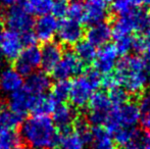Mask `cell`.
I'll list each match as a JSON object with an SVG mask.
<instances>
[{
	"mask_svg": "<svg viewBox=\"0 0 150 149\" xmlns=\"http://www.w3.org/2000/svg\"><path fill=\"white\" fill-rule=\"evenodd\" d=\"M21 138L30 149H56L60 134L52 119L32 115L23 121Z\"/></svg>",
	"mask_w": 150,
	"mask_h": 149,
	"instance_id": "1",
	"label": "cell"
},
{
	"mask_svg": "<svg viewBox=\"0 0 150 149\" xmlns=\"http://www.w3.org/2000/svg\"><path fill=\"white\" fill-rule=\"evenodd\" d=\"M120 86L132 95H139L147 86L148 76L143 59L138 55H127L120 59L115 68Z\"/></svg>",
	"mask_w": 150,
	"mask_h": 149,
	"instance_id": "2",
	"label": "cell"
},
{
	"mask_svg": "<svg viewBox=\"0 0 150 149\" xmlns=\"http://www.w3.org/2000/svg\"><path fill=\"white\" fill-rule=\"evenodd\" d=\"M101 74L95 68H89L71 82L69 100L75 108H84L91 97L101 86Z\"/></svg>",
	"mask_w": 150,
	"mask_h": 149,
	"instance_id": "3",
	"label": "cell"
},
{
	"mask_svg": "<svg viewBox=\"0 0 150 149\" xmlns=\"http://www.w3.org/2000/svg\"><path fill=\"white\" fill-rule=\"evenodd\" d=\"M150 29V13L147 10L137 9L124 16H117L111 26L112 37L119 39L134 33H144Z\"/></svg>",
	"mask_w": 150,
	"mask_h": 149,
	"instance_id": "4",
	"label": "cell"
},
{
	"mask_svg": "<svg viewBox=\"0 0 150 149\" xmlns=\"http://www.w3.org/2000/svg\"><path fill=\"white\" fill-rule=\"evenodd\" d=\"M139 123L140 110L138 104L128 101L122 105L113 106L104 124V129L111 135L120 128L136 129Z\"/></svg>",
	"mask_w": 150,
	"mask_h": 149,
	"instance_id": "5",
	"label": "cell"
},
{
	"mask_svg": "<svg viewBox=\"0 0 150 149\" xmlns=\"http://www.w3.org/2000/svg\"><path fill=\"white\" fill-rule=\"evenodd\" d=\"M87 121L93 127L104 126L113 105L105 92L96 91L88 103Z\"/></svg>",
	"mask_w": 150,
	"mask_h": 149,
	"instance_id": "6",
	"label": "cell"
},
{
	"mask_svg": "<svg viewBox=\"0 0 150 149\" xmlns=\"http://www.w3.org/2000/svg\"><path fill=\"white\" fill-rule=\"evenodd\" d=\"M2 22L8 30L14 31L20 34L30 32L34 27V16H32L23 4L8 7L1 16Z\"/></svg>",
	"mask_w": 150,
	"mask_h": 149,
	"instance_id": "7",
	"label": "cell"
},
{
	"mask_svg": "<svg viewBox=\"0 0 150 149\" xmlns=\"http://www.w3.org/2000/svg\"><path fill=\"white\" fill-rule=\"evenodd\" d=\"M85 64L79 59L74 51H67L63 53L60 61L53 70L52 75L57 81H69L71 78L82 75L84 73Z\"/></svg>",
	"mask_w": 150,
	"mask_h": 149,
	"instance_id": "8",
	"label": "cell"
},
{
	"mask_svg": "<svg viewBox=\"0 0 150 149\" xmlns=\"http://www.w3.org/2000/svg\"><path fill=\"white\" fill-rule=\"evenodd\" d=\"M41 66V48L37 45L27 46L22 53L14 60L16 71L23 76L28 77Z\"/></svg>",
	"mask_w": 150,
	"mask_h": 149,
	"instance_id": "9",
	"label": "cell"
},
{
	"mask_svg": "<svg viewBox=\"0 0 150 149\" xmlns=\"http://www.w3.org/2000/svg\"><path fill=\"white\" fill-rule=\"evenodd\" d=\"M26 47L22 34L6 30L0 35V56L6 60L14 61Z\"/></svg>",
	"mask_w": 150,
	"mask_h": 149,
	"instance_id": "10",
	"label": "cell"
},
{
	"mask_svg": "<svg viewBox=\"0 0 150 149\" xmlns=\"http://www.w3.org/2000/svg\"><path fill=\"white\" fill-rule=\"evenodd\" d=\"M57 38L60 43L65 46H76L83 40L84 29L82 24L69 18H63L59 23Z\"/></svg>",
	"mask_w": 150,
	"mask_h": 149,
	"instance_id": "11",
	"label": "cell"
},
{
	"mask_svg": "<svg viewBox=\"0 0 150 149\" xmlns=\"http://www.w3.org/2000/svg\"><path fill=\"white\" fill-rule=\"evenodd\" d=\"M59 22L52 14H47L38 18L34 23L33 32L37 41L46 44L52 42L57 35Z\"/></svg>",
	"mask_w": 150,
	"mask_h": 149,
	"instance_id": "12",
	"label": "cell"
},
{
	"mask_svg": "<svg viewBox=\"0 0 150 149\" xmlns=\"http://www.w3.org/2000/svg\"><path fill=\"white\" fill-rule=\"evenodd\" d=\"M117 57H119V53L115 45L109 43L106 44L100 47L99 50H97L96 57L94 60V68L101 75L111 74L119 61Z\"/></svg>",
	"mask_w": 150,
	"mask_h": 149,
	"instance_id": "13",
	"label": "cell"
},
{
	"mask_svg": "<svg viewBox=\"0 0 150 149\" xmlns=\"http://www.w3.org/2000/svg\"><path fill=\"white\" fill-rule=\"evenodd\" d=\"M77 119L76 108L69 104H57L52 112V121L55 127L61 132L69 131L71 126L75 125Z\"/></svg>",
	"mask_w": 150,
	"mask_h": 149,
	"instance_id": "14",
	"label": "cell"
},
{
	"mask_svg": "<svg viewBox=\"0 0 150 149\" xmlns=\"http://www.w3.org/2000/svg\"><path fill=\"white\" fill-rule=\"evenodd\" d=\"M34 96L28 92L24 87L18 91L10 94L8 97V109L12 112L25 117L29 112H31L32 103Z\"/></svg>",
	"mask_w": 150,
	"mask_h": 149,
	"instance_id": "15",
	"label": "cell"
},
{
	"mask_svg": "<svg viewBox=\"0 0 150 149\" xmlns=\"http://www.w3.org/2000/svg\"><path fill=\"white\" fill-rule=\"evenodd\" d=\"M51 78L44 71H36L27 77L24 88L32 95H43L51 89Z\"/></svg>",
	"mask_w": 150,
	"mask_h": 149,
	"instance_id": "16",
	"label": "cell"
},
{
	"mask_svg": "<svg viewBox=\"0 0 150 149\" xmlns=\"http://www.w3.org/2000/svg\"><path fill=\"white\" fill-rule=\"evenodd\" d=\"M63 55L59 43L49 42L41 48V68L45 73H52Z\"/></svg>",
	"mask_w": 150,
	"mask_h": 149,
	"instance_id": "17",
	"label": "cell"
},
{
	"mask_svg": "<svg viewBox=\"0 0 150 149\" xmlns=\"http://www.w3.org/2000/svg\"><path fill=\"white\" fill-rule=\"evenodd\" d=\"M24 77L18 74L14 68H5L0 72V91L10 94L24 87Z\"/></svg>",
	"mask_w": 150,
	"mask_h": 149,
	"instance_id": "18",
	"label": "cell"
},
{
	"mask_svg": "<svg viewBox=\"0 0 150 149\" xmlns=\"http://www.w3.org/2000/svg\"><path fill=\"white\" fill-rule=\"evenodd\" d=\"M111 38H112L111 26L106 22L89 26L86 32V40L95 47H102L106 45Z\"/></svg>",
	"mask_w": 150,
	"mask_h": 149,
	"instance_id": "19",
	"label": "cell"
},
{
	"mask_svg": "<svg viewBox=\"0 0 150 149\" xmlns=\"http://www.w3.org/2000/svg\"><path fill=\"white\" fill-rule=\"evenodd\" d=\"M57 102L52 98L50 94H43V95H35L32 103L31 112L34 115H44L48 117L52 114L54 108L57 105Z\"/></svg>",
	"mask_w": 150,
	"mask_h": 149,
	"instance_id": "20",
	"label": "cell"
},
{
	"mask_svg": "<svg viewBox=\"0 0 150 149\" xmlns=\"http://www.w3.org/2000/svg\"><path fill=\"white\" fill-rule=\"evenodd\" d=\"M90 149H115V142L111 135L102 127L92 128V139Z\"/></svg>",
	"mask_w": 150,
	"mask_h": 149,
	"instance_id": "21",
	"label": "cell"
},
{
	"mask_svg": "<svg viewBox=\"0 0 150 149\" xmlns=\"http://www.w3.org/2000/svg\"><path fill=\"white\" fill-rule=\"evenodd\" d=\"M55 0H25V6L32 16H40L51 14V10Z\"/></svg>",
	"mask_w": 150,
	"mask_h": 149,
	"instance_id": "22",
	"label": "cell"
},
{
	"mask_svg": "<svg viewBox=\"0 0 150 149\" xmlns=\"http://www.w3.org/2000/svg\"><path fill=\"white\" fill-rule=\"evenodd\" d=\"M86 143L75 131H65L60 134L56 149H85Z\"/></svg>",
	"mask_w": 150,
	"mask_h": 149,
	"instance_id": "23",
	"label": "cell"
},
{
	"mask_svg": "<svg viewBox=\"0 0 150 149\" xmlns=\"http://www.w3.org/2000/svg\"><path fill=\"white\" fill-rule=\"evenodd\" d=\"M107 16V7H100V6L90 5L86 3L85 14H84L83 24L88 26L99 24L105 22Z\"/></svg>",
	"mask_w": 150,
	"mask_h": 149,
	"instance_id": "24",
	"label": "cell"
},
{
	"mask_svg": "<svg viewBox=\"0 0 150 149\" xmlns=\"http://www.w3.org/2000/svg\"><path fill=\"white\" fill-rule=\"evenodd\" d=\"M24 121V117L9 109L0 112V131H16Z\"/></svg>",
	"mask_w": 150,
	"mask_h": 149,
	"instance_id": "25",
	"label": "cell"
},
{
	"mask_svg": "<svg viewBox=\"0 0 150 149\" xmlns=\"http://www.w3.org/2000/svg\"><path fill=\"white\" fill-rule=\"evenodd\" d=\"M74 52L84 64H89L91 62H94L97 54V49L87 40H82L75 46Z\"/></svg>",
	"mask_w": 150,
	"mask_h": 149,
	"instance_id": "26",
	"label": "cell"
},
{
	"mask_svg": "<svg viewBox=\"0 0 150 149\" xmlns=\"http://www.w3.org/2000/svg\"><path fill=\"white\" fill-rule=\"evenodd\" d=\"M69 90H71V82L64 80L56 81V83L51 86L50 95L58 104L63 103L65 100L69 99Z\"/></svg>",
	"mask_w": 150,
	"mask_h": 149,
	"instance_id": "27",
	"label": "cell"
},
{
	"mask_svg": "<svg viewBox=\"0 0 150 149\" xmlns=\"http://www.w3.org/2000/svg\"><path fill=\"white\" fill-rule=\"evenodd\" d=\"M22 138L16 131H0V149H13L21 144Z\"/></svg>",
	"mask_w": 150,
	"mask_h": 149,
	"instance_id": "28",
	"label": "cell"
},
{
	"mask_svg": "<svg viewBox=\"0 0 150 149\" xmlns=\"http://www.w3.org/2000/svg\"><path fill=\"white\" fill-rule=\"evenodd\" d=\"M139 110H140V124L143 128L150 129V92L141 96L139 101Z\"/></svg>",
	"mask_w": 150,
	"mask_h": 149,
	"instance_id": "29",
	"label": "cell"
},
{
	"mask_svg": "<svg viewBox=\"0 0 150 149\" xmlns=\"http://www.w3.org/2000/svg\"><path fill=\"white\" fill-rule=\"evenodd\" d=\"M86 3L82 0H73L67 6V18L82 24L85 14Z\"/></svg>",
	"mask_w": 150,
	"mask_h": 149,
	"instance_id": "30",
	"label": "cell"
},
{
	"mask_svg": "<svg viewBox=\"0 0 150 149\" xmlns=\"http://www.w3.org/2000/svg\"><path fill=\"white\" fill-rule=\"evenodd\" d=\"M113 45H115L119 55L127 56L131 51L135 49V36L130 35V36L115 39V43Z\"/></svg>",
	"mask_w": 150,
	"mask_h": 149,
	"instance_id": "31",
	"label": "cell"
},
{
	"mask_svg": "<svg viewBox=\"0 0 150 149\" xmlns=\"http://www.w3.org/2000/svg\"><path fill=\"white\" fill-rule=\"evenodd\" d=\"M74 126H75L74 131L84 140L86 145L90 144L92 139V128L90 127V124L85 119H77Z\"/></svg>",
	"mask_w": 150,
	"mask_h": 149,
	"instance_id": "32",
	"label": "cell"
},
{
	"mask_svg": "<svg viewBox=\"0 0 150 149\" xmlns=\"http://www.w3.org/2000/svg\"><path fill=\"white\" fill-rule=\"evenodd\" d=\"M110 10L117 16H124L131 13L133 10H135V8L128 0H111Z\"/></svg>",
	"mask_w": 150,
	"mask_h": 149,
	"instance_id": "33",
	"label": "cell"
},
{
	"mask_svg": "<svg viewBox=\"0 0 150 149\" xmlns=\"http://www.w3.org/2000/svg\"><path fill=\"white\" fill-rule=\"evenodd\" d=\"M136 130L137 129H128V128H120V129H117V131L111 134L113 142H115L117 145L122 147V146L133 137V135L135 134Z\"/></svg>",
	"mask_w": 150,
	"mask_h": 149,
	"instance_id": "34",
	"label": "cell"
},
{
	"mask_svg": "<svg viewBox=\"0 0 150 149\" xmlns=\"http://www.w3.org/2000/svg\"><path fill=\"white\" fill-rule=\"evenodd\" d=\"M108 97L113 106H120L129 101V94L120 86L108 91Z\"/></svg>",
	"mask_w": 150,
	"mask_h": 149,
	"instance_id": "35",
	"label": "cell"
},
{
	"mask_svg": "<svg viewBox=\"0 0 150 149\" xmlns=\"http://www.w3.org/2000/svg\"><path fill=\"white\" fill-rule=\"evenodd\" d=\"M122 149H145L144 147V134L136 130L133 137L122 147Z\"/></svg>",
	"mask_w": 150,
	"mask_h": 149,
	"instance_id": "36",
	"label": "cell"
},
{
	"mask_svg": "<svg viewBox=\"0 0 150 149\" xmlns=\"http://www.w3.org/2000/svg\"><path fill=\"white\" fill-rule=\"evenodd\" d=\"M67 6L69 4L62 0H55L53 7L51 10V14L56 18H64L67 13Z\"/></svg>",
	"mask_w": 150,
	"mask_h": 149,
	"instance_id": "37",
	"label": "cell"
},
{
	"mask_svg": "<svg viewBox=\"0 0 150 149\" xmlns=\"http://www.w3.org/2000/svg\"><path fill=\"white\" fill-rule=\"evenodd\" d=\"M101 86H103V88H104L105 90H107V91H110V90L119 87L120 84L115 74H107L102 77Z\"/></svg>",
	"mask_w": 150,
	"mask_h": 149,
	"instance_id": "38",
	"label": "cell"
},
{
	"mask_svg": "<svg viewBox=\"0 0 150 149\" xmlns=\"http://www.w3.org/2000/svg\"><path fill=\"white\" fill-rule=\"evenodd\" d=\"M86 3L90 5L100 6V7H107L109 0H85Z\"/></svg>",
	"mask_w": 150,
	"mask_h": 149,
	"instance_id": "39",
	"label": "cell"
},
{
	"mask_svg": "<svg viewBox=\"0 0 150 149\" xmlns=\"http://www.w3.org/2000/svg\"><path fill=\"white\" fill-rule=\"evenodd\" d=\"M23 0H0V4L4 7H12L22 3Z\"/></svg>",
	"mask_w": 150,
	"mask_h": 149,
	"instance_id": "40",
	"label": "cell"
},
{
	"mask_svg": "<svg viewBox=\"0 0 150 149\" xmlns=\"http://www.w3.org/2000/svg\"><path fill=\"white\" fill-rule=\"evenodd\" d=\"M143 59V64H144L145 70L148 73L150 72V51H146L143 53V56H141Z\"/></svg>",
	"mask_w": 150,
	"mask_h": 149,
	"instance_id": "41",
	"label": "cell"
},
{
	"mask_svg": "<svg viewBox=\"0 0 150 149\" xmlns=\"http://www.w3.org/2000/svg\"><path fill=\"white\" fill-rule=\"evenodd\" d=\"M128 1L130 2L131 5H132L135 9H137V8H140L141 6L145 3V0H128Z\"/></svg>",
	"mask_w": 150,
	"mask_h": 149,
	"instance_id": "42",
	"label": "cell"
},
{
	"mask_svg": "<svg viewBox=\"0 0 150 149\" xmlns=\"http://www.w3.org/2000/svg\"><path fill=\"white\" fill-rule=\"evenodd\" d=\"M144 147L145 149H150V129L144 135Z\"/></svg>",
	"mask_w": 150,
	"mask_h": 149,
	"instance_id": "43",
	"label": "cell"
},
{
	"mask_svg": "<svg viewBox=\"0 0 150 149\" xmlns=\"http://www.w3.org/2000/svg\"><path fill=\"white\" fill-rule=\"evenodd\" d=\"M13 149H30L28 147V146H25V145H22V144H20V145H18L16 147H14Z\"/></svg>",
	"mask_w": 150,
	"mask_h": 149,
	"instance_id": "44",
	"label": "cell"
},
{
	"mask_svg": "<svg viewBox=\"0 0 150 149\" xmlns=\"http://www.w3.org/2000/svg\"><path fill=\"white\" fill-rule=\"evenodd\" d=\"M3 27H4V24L3 22H2V18H0V35L2 34V32H3Z\"/></svg>",
	"mask_w": 150,
	"mask_h": 149,
	"instance_id": "45",
	"label": "cell"
},
{
	"mask_svg": "<svg viewBox=\"0 0 150 149\" xmlns=\"http://www.w3.org/2000/svg\"><path fill=\"white\" fill-rule=\"evenodd\" d=\"M3 109V101H2V99L0 98V112Z\"/></svg>",
	"mask_w": 150,
	"mask_h": 149,
	"instance_id": "46",
	"label": "cell"
},
{
	"mask_svg": "<svg viewBox=\"0 0 150 149\" xmlns=\"http://www.w3.org/2000/svg\"><path fill=\"white\" fill-rule=\"evenodd\" d=\"M147 86H148L149 90H150V76L148 77V80H147Z\"/></svg>",
	"mask_w": 150,
	"mask_h": 149,
	"instance_id": "47",
	"label": "cell"
},
{
	"mask_svg": "<svg viewBox=\"0 0 150 149\" xmlns=\"http://www.w3.org/2000/svg\"><path fill=\"white\" fill-rule=\"evenodd\" d=\"M145 3H147L148 5H150V0H145Z\"/></svg>",
	"mask_w": 150,
	"mask_h": 149,
	"instance_id": "48",
	"label": "cell"
},
{
	"mask_svg": "<svg viewBox=\"0 0 150 149\" xmlns=\"http://www.w3.org/2000/svg\"><path fill=\"white\" fill-rule=\"evenodd\" d=\"M62 1H65V2H67V1H73V0H62Z\"/></svg>",
	"mask_w": 150,
	"mask_h": 149,
	"instance_id": "49",
	"label": "cell"
},
{
	"mask_svg": "<svg viewBox=\"0 0 150 149\" xmlns=\"http://www.w3.org/2000/svg\"><path fill=\"white\" fill-rule=\"evenodd\" d=\"M0 61H1V56H0Z\"/></svg>",
	"mask_w": 150,
	"mask_h": 149,
	"instance_id": "50",
	"label": "cell"
},
{
	"mask_svg": "<svg viewBox=\"0 0 150 149\" xmlns=\"http://www.w3.org/2000/svg\"><path fill=\"white\" fill-rule=\"evenodd\" d=\"M110 1H111V0H110Z\"/></svg>",
	"mask_w": 150,
	"mask_h": 149,
	"instance_id": "51",
	"label": "cell"
}]
</instances>
